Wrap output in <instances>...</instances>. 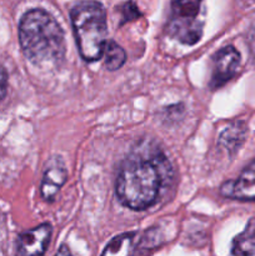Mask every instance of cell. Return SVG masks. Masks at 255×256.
I'll use <instances>...</instances> for the list:
<instances>
[{
    "label": "cell",
    "mask_w": 255,
    "mask_h": 256,
    "mask_svg": "<svg viewBox=\"0 0 255 256\" xmlns=\"http://www.w3.org/2000/svg\"><path fill=\"white\" fill-rule=\"evenodd\" d=\"M170 176V162L159 149L149 145L134 148L120 164L115 194L124 206L145 210L158 202Z\"/></svg>",
    "instance_id": "cell-1"
},
{
    "label": "cell",
    "mask_w": 255,
    "mask_h": 256,
    "mask_svg": "<svg viewBox=\"0 0 255 256\" xmlns=\"http://www.w3.org/2000/svg\"><path fill=\"white\" fill-rule=\"evenodd\" d=\"M19 42L25 58L39 68L56 66L66 52L62 26L44 9H32L22 15Z\"/></svg>",
    "instance_id": "cell-2"
},
{
    "label": "cell",
    "mask_w": 255,
    "mask_h": 256,
    "mask_svg": "<svg viewBox=\"0 0 255 256\" xmlns=\"http://www.w3.org/2000/svg\"><path fill=\"white\" fill-rule=\"evenodd\" d=\"M70 20L80 56L88 62L99 60L108 42L106 12L102 2L82 0L70 9Z\"/></svg>",
    "instance_id": "cell-3"
},
{
    "label": "cell",
    "mask_w": 255,
    "mask_h": 256,
    "mask_svg": "<svg viewBox=\"0 0 255 256\" xmlns=\"http://www.w3.org/2000/svg\"><path fill=\"white\" fill-rule=\"evenodd\" d=\"M202 0H172V15L166 24L168 34L182 44L194 45L202 39V25L199 22Z\"/></svg>",
    "instance_id": "cell-4"
},
{
    "label": "cell",
    "mask_w": 255,
    "mask_h": 256,
    "mask_svg": "<svg viewBox=\"0 0 255 256\" xmlns=\"http://www.w3.org/2000/svg\"><path fill=\"white\" fill-rule=\"evenodd\" d=\"M240 65V52L232 45H228L212 56V72L210 88L218 89L226 84L236 74Z\"/></svg>",
    "instance_id": "cell-5"
},
{
    "label": "cell",
    "mask_w": 255,
    "mask_h": 256,
    "mask_svg": "<svg viewBox=\"0 0 255 256\" xmlns=\"http://www.w3.org/2000/svg\"><path fill=\"white\" fill-rule=\"evenodd\" d=\"M52 225L44 222L32 230L19 235L16 242V254L19 255H42L46 252L52 239Z\"/></svg>",
    "instance_id": "cell-6"
},
{
    "label": "cell",
    "mask_w": 255,
    "mask_h": 256,
    "mask_svg": "<svg viewBox=\"0 0 255 256\" xmlns=\"http://www.w3.org/2000/svg\"><path fill=\"white\" fill-rule=\"evenodd\" d=\"M220 192L225 198H232L240 202L255 200V162L248 165L236 180L222 184Z\"/></svg>",
    "instance_id": "cell-7"
},
{
    "label": "cell",
    "mask_w": 255,
    "mask_h": 256,
    "mask_svg": "<svg viewBox=\"0 0 255 256\" xmlns=\"http://www.w3.org/2000/svg\"><path fill=\"white\" fill-rule=\"evenodd\" d=\"M66 180L68 172L62 160L59 156L52 158L46 165V169L42 175V185H40V194L42 199L48 202H54L55 196Z\"/></svg>",
    "instance_id": "cell-8"
},
{
    "label": "cell",
    "mask_w": 255,
    "mask_h": 256,
    "mask_svg": "<svg viewBox=\"0 0 255 256\" xmlns=\"http://www.w3.org/2000/svg\"><path fill=\"white\" fill-rule=\"evenodd\" d=\"M245 138H246V125L242 122H235L234 124H230L222 130L218 140V145L232 155L240 149L242 142H245Z\"/></svg>",
    "instance_id": "cell-9"
},
{
    "label": "cell",
    "mask_w": 255,
    "mask_h": 256,
    "mask_svg": "<svg viewBox=\"0 0 255 256\" xmlns=\"http://www.w3.org/2000/svg\"><path fill=\"white\" fill-rule=\"evenodd\" d=\"M232 255H252L255 254V220L248 222L242 234L238 235L232 242Z\"/></svg>",
    "instance_id": "cell-10"
},
{
    "label": "cell",
    "mask_w": 255,
    "mask_h": 256,
    "mask_svg": "<svg viewBox=\"0 0 255 256\" xmlns=\"http://www.w3.org/2000/svg\"><path fill=\"white\" fill-rule=\"evenodd\" d=\"M135 232H125L110 240L102 252V255H129L135 254Z\"/></svg>",
    "instance_id": "cell-11"
},
{
    "label": "cell",
    "mask_w": 255,
    "mask_h": 256,
    "mask_svg": "<svg viewBox=\"0 0 255 256\" xmlns=\"http://www.w3.org/2000/svg\"><path fill=\"white\" fill-rule=\"evenodd\" d=\"M102 55H105V66L110 72L120 69L126 62V52L114 40L106 42Z\"/></svg>",
    "instance_id": "cell-12"
},
{
    "label": "cell",
    "mask_w": 255,
    "mask_h": 256,
    "mask_svg": "<svg viewBox=\"0 0 255 256\" xmlns=\"http://www.w3.org/2000/svg\"><path fill=\"white\" fill-rule=\"evenodd\" d=\"M119 10L122 12V25L124 24V22H132V20L142 16V12H139L138 6L132 2H124L122 5H120Z\"/></svg>",
    "instance_id": "cell-13"
},
{
    "label": "cell",
    "mask_w": 255,
    "mask_h": 256,
    "mask_svg": "<svg viewBox=\"0 0 255 256\" xmlns=\"http://www.w3.org/2000/svg\"><path fill=\"white\" fill-rule=\"evenodd\" d=\"M8 90V72L5 68L0 64V102L4 99Z\"/></svg>",
    "instance_id": "cell-14"
},
{
    "label": "cell",
    "mask_w": 255,
    "mask_h": 256,
    "mask_svg": "<svg viewBox=\"0 0 255 256\" xmlns=\"http://www.w3.org/2000/svg\"><path fill=\"white\" fill-rule=\"evenodd\" d=\"M249 48H250V52H252V58L255 60V26L252 28V32L249 34Z\"/></svg>",
    "instance_id": "cell-15"
},
{
    "label": "cell",
    "mask_w": 255,
    "mask_h": 256,
    "mask_svg": "<svg viewBox=\"0 0 255 256\" xmlns=\"http://www.w3.org/2000/svg\"><path fill=\"white\" fill-rule=\"evenodd\" d=\"M58 254H59V255H62V254H68V255H70V250L68 249L66 245H62V248H60V249L58 250Z\"/></svg>",
    "instance_id": "cell-16"
}]
</instances>
